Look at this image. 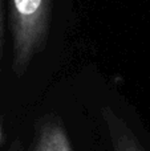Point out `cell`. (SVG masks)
Here are the masks:
<instances>
[{"instance_id": "1", "label": "cell", "mask_w": 150, "mask_h": 151, "mask_svg": "<svg viewBox=\"0 0 150 151\" xmlns=\"http://www.w3.org/2000/svg\"><path fill=\"white\" fill-rule=\"evenodd\" d=\"M52 0H9L12 69L21 77L44 48L49 31Z\"/></svg>"}, {"instance_id": "2", "label": "cell", "mask_w": 150, "mask_h": 151, "mask_svg": "<svg viewBox=\"0 0 150 151\" xmlns=\"http://www.w3.org/2000/svg\"><path fill=\"white\" fill-rule=\"evenodd\" d=\"M102 118L114 151H146L132 129L110 107L106 106L102 109Z\"/></svg>"}, {"instance_id": "4", "label": "cell", "mask_w": 150, "mask_h": 151, "mask_svg": "<svg viewBox=\"0 0 150 151\" xmlns=\"http://www.w3.org/2000/svg\"><path fill=\"white\" fill-rule=\"evenodd\" d=\"M3 37H4V15H3L1 0H0V56H1V48H3Z\"/></svg>"}, {"instance_id": "5", "label": "cell", "mask_w": 150, "mask_h": 151, "mask_svg": "<svg viewBox=\"0 0 150 151\" xmlns=\"http://www.w3.org/2000/svg\"><path fill=\"white\" fill-rule=\"evenodd\" d=\"M0 137H1V133H0Z\"/></svg>"}, {"instance_id": "3", "label": "cell", "mask_w": 150, "mask_h": 151, "mask_svg": "<svg viewBox=\"0 0 150 151\" xmlns=\"http://www.w3.org/2000/svg\"><path fill=\"white\" fill-rule=\"evenodd\" d=\"M33 151H73L65 127L57 118H49L41 123Z\"/></svg>"}]
</instances>
